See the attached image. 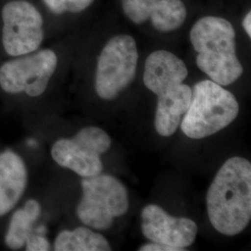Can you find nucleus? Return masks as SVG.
Returning a JSON list of instances; mask_svg holds the SVG:
<instances>
[{"label":"nucleus","instance_id":"17","mask_svg":"<svg viewBox=\"0 0 251 251\" xmlns=\"http://www.w3.org/2000/svg\"><path fill=\"white\" fill-rule=\"evenodd\" d=\"M25 245L26 251H47L50 250V243L41 234L31 233L25 242Z\"/></svg>","mask_w":251,"mask_h":251},{"label":"nucleus","instance_id":"14","mask_svg":"<svg viewBox=\"0 0 251 251\" xmlns=\"http://www.w3.org/2000/svg\"><path fill=\"white\" fill-rule=\"evenodd\" d=\"M56 251H110L111 246L99 233L86 227H78L73 231H63L54 242Z\"/></svg>","mask_w":251,"mask_h":251},{"label":"nucleus","instance_id":"19","mask_svg":"<svg viewBox=\"0 0 251 251\" xmlns=\"http://www.w3.org/2000/svg\"><path fill=\"white\" fill-rule=\"evenodd\" d=\"M243 27L246 31V33L248 34V36H251V11H249V13L245 16V18L243 20Z\"/></svg>","mask_w":251,"mask_h":251},{"label":"nucleus","instance_id":"18","mask_svg":"<svg viewBox=\"0 0 251 251\" xmlns=\"http://www.w3.org/2000/svg\"><path fill=\"white\" fill-rule=\"evenodd\" d=\"M140 251H181L183 250L179 248H174L168 245H164L160 243L151 242L145 244L139 249Z\"/></svg>","mask_w":251,"mask_h":251},{"label":"nucleus","instance_id":"8","mask_svg":"<svg viewBox=\"0 0 251 251\" xmlns=\"http://www.w3.org/2000/svg\"><path fill=\"white\" fill-rule=\"evenodd\" d=\"M58 63L56 54L43 50L4 63L0 67V86L8 93H26L37 97L47 90Z\"/></svg>","mask_w":251,"mask_h":251},{"label":"nucleus","instance_id":"3","mask_svg":"<svg viewBox=\"0 0 251 251\" xmlns=\"http://www.w3.org/2000/svg\"><path fill=\"white\" fill-rule=\"evenodd\" d=\"M239 104L229 90L212 80L198 82L180 122L182 132L191 139H203L230 125L238 116Z\"/></svg>","mask_w":251,"mask_h":251},{"label":"nucleus","instance_id":"5","mask_svg":"<svg viewBox=\"0 0 251 251\" xmlns=\"http://www.w3.org/2000/svg\"><path fill=\"white\" fill-rule=\"evenodd\" d=\"M138 50L133 37H112L102 49L97 63L95 89L100 98L114 100L133 81Z\"/></svg>","mask_w":251,"mask_h":251},{"label":"nucleus","instance_id":"13","mask_svg":"<svg viewBox=\"0 0 251 251\" xmlns=\"http://www.w3.org/2000/svg\"><path fill=\"white\" fill-rule=\"evenodd\" d=\"M27 171L23 159L11 151L0 153V216L7 214L23 196Z\"/></svg>","mask_w":251,"mask_h":251},{"label":"nucleus","instance_id":"11","mask_svg":"<svg viewBox=\"0 0 251 251\" xmlns=\"http://www.w3.org/2000/svg\"><path fill=\"white\" fill-rule=\"evenodd\" d=\"M187 75L185 63L170 51L157 50L146 59L144 85L155 95L172 86L181 84Z\"/></svg>","mask_w":251,"mask_h":251},{"label":"nucleus","instance_id":"1","mask_svg":"<svg viewBox=\"0 0 251 251\" xmlns=\"http://www.w3.org/2000/svg\"><path fill=\"white\" fill-rule=\"evenodd\" d=\"M208 219L216 231L233 236L242 233L251 219V164L229 158L216 174L206 195Z\"/></svg>","mask_w":251,"mask_h":251},{"label":"nucleus","instance_id":"15","mask_svg":"<svg viewBox=\"0 0 251 251\" xmlns=\"http://www.w3.org/2000/svg\"><path fill=\"white\" fill-rule=\"evenodd\" d=\"M41 207L36 200H29L23 209L17 210L10 221L6 234V244L11 250H19L25 245L32 233V227L40 215Z\"/></svg>","mask_w":251,"mask_h":251},{"label":"nucleus","instance_id":"2","mask_svg":"<svg viewBox=\"0 0 251 251\" xmlns=\"http://www.w3.org/2000/svg\"><path fill=\"white\" fill-rule=\"evenodd\" d=\"M190 40L198 52V68L221 86L240 78L243 66L235 50V32L225 19L206 16L198 20L190 32Z\"/></svg>","mask_w":251,"mask_h":251},{"label":"nucleus","instance_id":"4","mask_svg":"<svg viewBox=\"0 0 251 251\" xmlns=\"http://www.w3.org/2000/svg\"><path fill=\"white\" fill-rule=\"evenodd\" d=\"M83 196L76 208L81 222L96 230L111 227L114 218L128 210V196L124 184L117 178L99 174L84 178L81 182Z\"/></svg>","mask_w":251,"mask_h":251},{"label":"nucleus","instance_id":"12","mask_svg":"<svg viewBox=\"0 0 251 251\" xmlns=\"http://www.w3.org/2000/svg\"><path fill=\"white\" fill-rule=\"evenodd\" d=\"M156 96L155 129L158 134L169 137L175 133L180 124V118L188 110L192 100V89L181 83L163 90Z\"/></svg>","mask_w":251,"mask_h":251},{"label":"nucleus","instance_id":"7","mask_svg":"<svg viewBox=\"0 0 251 251\" xmlns=\"http://www.w3.org/2000/svg\"><path fill=\"white\" fill-rule=\"evenodd\" d=\"M2 43L10 56L32 53L44 38L43 18L34 5L25 0H12L2 9Z\"/></svg>","mask_w":251,"mask_h":251},{"label":"nucleus","instance_id":"9","mask_svg":"<svg viewBox=\"0 0 251 251\" xmlns=\"http://www.w3.org/2000/svg\"><path fill=\"white\" fill-rule=\"evenodd\" d=\"M142 231L151 242L160 243L185 251L195 242L198 225L188 218L173 217L157 205H148L142 211Z\"/></svg>","mask_w":251,"mask_h":251},{"label":"nucleus","instance_id":"16","mask_svg":"<svg viewBox=\"0 0 251 251\" xmlns=\"http://www.w3.org/2000/svg\"><path fill=\"white\" fill-rule=\"evenodd\" d=\"M46 6L55 14L65 12L78 13L90 7L94 0H43Z\"/></svg>","mask_w":251,"mask_h":251},{"label":"nucleus","instance_id":"6","mask_svg":"<svg viewBox=\"0 0 251 251\" xmlns=\"http://www.w3.org/2000/svg\"><path fill=\"white\" fill-rule=\"evenodd\" d=\"M112 141L100 127L87 126L72 139L57 141L51 148L54 161L83 178L99 175L103 170L100 155L107 152Z\"/></svg>","mask_w":251,"mask_h":251},{"label":"nucleus","instance_id":"10","mask_svg":"<svg viewBox=\"0 0 251 251\" xmlns=\"http://www.w3.org/2000/svg\"><path fill=\"white\" fill-rule=\"evenodd\" d=\"M126 15L135 24L151 19L153 27L163 33L181 26L187 10L181 0H121Z\"/></svg>","mask_w":251,"mask_h":251}]
</instances>
